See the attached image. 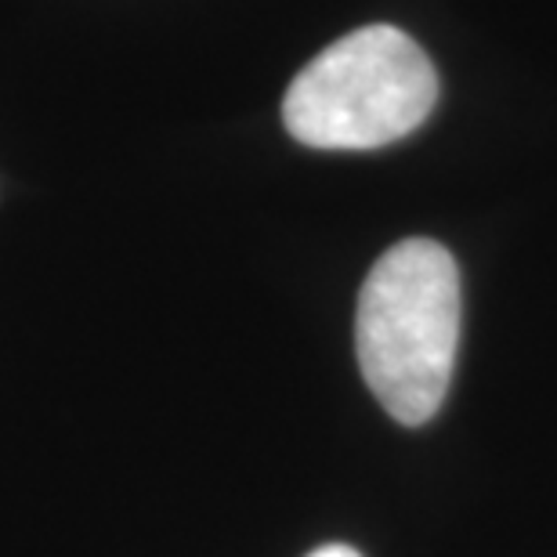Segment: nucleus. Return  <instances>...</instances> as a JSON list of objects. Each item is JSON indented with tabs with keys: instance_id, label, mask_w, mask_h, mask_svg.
Wrapping results in <instances>:
<instances>
[{
	"instance_id": "nucleus-1",
	"label": "nucleus",
	"mask_w": 557,
	"mask_h": 557,
	"mask_svg": "<svg viewBox=\"0 0 557 557\" xmlns=\"http://www.w3.org/2000/svg\"><path fill=\"white\" fill-rule=\"evenodd\" d=\"M460 269L434 239H403L373 264L355 311V348L373 398L406 428L445 403L460 348Z\"/></svg>"
},
{
	"instance_id": "nucleus-2",
	"label": "nucleus",
	"mask_w": 557,
	"mask_h": 557,
	"mask_svg": "<svg viewBox=\"0 0 557 557\" xmlns=\"http://www.w3.org/2000/svg\"><path fill=\"white\" fill-rule=\"evenodd\" d=\"M438 102L428 51L395 26H362L319 51L283 98V124L308 149H381L413 131Z\"/></svg>"
},
{
	"instance_id": "nucleus-3",
	"label": "nucleus",
	"mask_w": 557,
	"mask_h": 557,
	"mask_svg": "<svg viewBox=\"0 0 557 557\" xmlns=\"http://www.w3.org/2000/svg\"><path fill=\"white\" fill-rule=\"evenodd\" d=\"M308 557H362V554H359V550H351V547H344V543H330V547L311 550Z\"/></svg>"
}]
</instances>
